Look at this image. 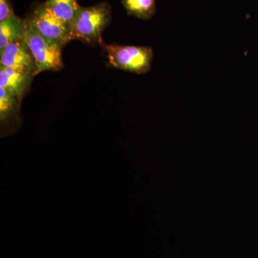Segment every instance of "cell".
<instances>
[{"mask_svg":"<svg viewBox=\"0 0 258 258\" xmlns=\"http://www.w3.org/2000/svg\"><path fill=\"white\" fill-rule=\"evenodd\" d=\"M21 102L4 88H0V128L1 137L16 133L23 123Z\"/></svg>","mask_w":258,"mask_h":258,"instance_id":"8992f818","label":"cell"},{"mask_svg":"<svg viewBox=\"0 0 258 258\" xmlns=\"http://www.w3.org/2000/svg\"><path fill=\"white\" fill-rule=\"evenodd\" d=\"M121 3L129 16L140 20H149L157 13L156 0H122Z\"/></svg>","mask_w":258,"mask_h":258,"instance_id":"30bf717a","label":"cell"},{"mask_svg":"<svg viewBox=\"0 0 258 258\" xmlns=\"http://www.w3.org/2000/svg\"><path fill=\"white\" fill-rule=\"evenodd\" d=\"M28 30V24L25 20L16 15L0 22V50L13 42L25 40Z\"/></svg>","mask_w":258,"mask_h":258,"instance_id":"ba28073f","label":"cell"},{"mask_svg":"<svg viewBox=\"0 0 258 258\" xmlns=\"http://www.w3.org/2000/svg\"><path fill=\"white\" fill-rule=\"evenodd\" d=\"M25 20L42 36L59 46L62 47L72 40L69 24L52 14L43 3L35 5Z\"/></svg>","mask_w":258,"mask_h":258,"instance_id":"3957f363","label":"cell"},{"mask_svg":"<svg viewBox=\"0 0 258 258\" xmlns=\"http://www.w3.org/2000/svg\"><path fill=\"white\" fill-rule=\"evenodd\" d=\"M25 40L35 59L37 74L42 71H58L62 69V47L47 40L28 25Z\"/></svg>","mask_w":258,"mask_h":258,"instance_id":"277c9868","label":"cell"},{"mask_svg":"<svg viewBox=\"0 0 258 258\" xmlns=\"http://www.w3.org/2000/svg\"><path fill=\"white\" fill-rule=\"evenodd\" d=\"M0 66L37 75L35 59L25 40L13 42L0 50Z\"/></svg>","mask_w":258,"mask_h":258,"instance_id":"5b68a950","label":"cell"},{"mask_svg":"<svg viewBox=\"0 0 258 258\" xmlns=\"http://www.w3.org/2000/svg\"><path fill=\"white\" fill-rule=\"evenodd\" d=\"M35 75L0 66V88L22 102L30 91Z\"/></svg>","mask_w":258,"mask_h":258,"instance_id":"52a82bcc","label":"cell"},{"mask_svg":"<svg viewBox=\"0 0 258 258\" xmlns=\"http://www.w3.org/2000/svg\"><path fill=\"white\" fill-rule=\"evenodd\" d=\"M15 15L10 0H0V22L5 21Z\"/></svg>","mask_w":258,"mask_h":258,"instance_id":"8fae6325","label":"cell"},{"mask_svg":"<svg viewBox=\"0 0 258 258\" xmlns=\"http://www.w3.org/2000/svg\"><path fill=\"white\" fill-rule=\"evenodd\" d=\"M100 44L115 69L137 74H146L152 69L154 50L150 46L108 45L102 39Z\"/></svg>","mask_w":258,"mask_h":258,"instance_id":"7a4b0ae2","label":"cell"},{"mask_svg":"<svg viewBox=\"0 0 258 258\" xmlns=\"http://www.w3.org/2000/svg\"><path fill=\"white\" fill-rule=\"evenodd\" d=\"M43 4L52 14L69 25L81 7L77 0H47Z\"/></svg>","mask_w":258,"mask_h":258,"instance_id":"9c48e42d","label":"cell"},{"mask_svg":"<svg viewBox=\"0 0 258 258\" xmlns=\"http://www.w3.org/2000/svg\"><path fill=\"white\" fill-rule=\"evenodd\" d=\"M112 8L107 3H98L87 8L81 7L74 20L70 24L72 40L88 44H96L111 21Z\"/></svg>","mask_w":258,"mask_h":258,"instance_id":"6da1fadb","label":"cell"}]
</instances>
